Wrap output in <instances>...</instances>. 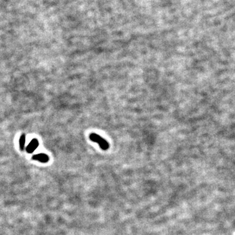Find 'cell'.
<instances>
[{
    "label": "cell",
    "instance_id": "6da1fadb",
    "mask_svg": "<svg viewBox=\"0 0 235 235\" xmlns=\"http://www.w3.org/2000/svg\"><path fill=\"white\" fill-rule=\"evenodd\" d=\"M90 139L94 142H96L99 144V147L103 150H107L109 148V144L107 140H105L101 136L96 133H91L90 135Z\"/></svg>",
    "mask_w": 235,
    "mask_h": 235
},
{
    "label": "cell",
    "instance_id": "7a4b0ae2",
    "mask_svg": "<svg viewBox=\"0 0 235 235\" xmlns=\"http://www.w3.org/2000/svg\"><path fill=\"white\" fill-rule=\"evenodd\" d=\"M39 147V141L38 140L36 139H33L30 142V144L28 145L26 147V151L28 153L31 154L35 151L36 149Z\"/></svg>",
    "mask_w": 235,
    "mask_h": 235
},
{
    "label": "cell",
    "instance_id": "3957f363",
    "mask_svg": "<svg viewBox=\"0 0 235 235\" xmlns=\"http://www.w3.org/2000/svg\"><path fill=\"white\" fill-rule=\"evenodd\" d=\"M32 159L36 160V161H39L41 163H45L49 161V157L45 154H38L33 156Z\"/></svg>",
    "mask_w": 235,
    "mask_h": 235
},
{
    "label": "cell",
    "instance_id": "277c9868",
    "mask_svg": "<svg viewBox=\"0 0 235 235\" xmlns=\"http://www.w3.org/2000/svg\"><path fill=\"white\" fill-rule=\"evenodd\" d=\"M25 136L24 134H22L19 140L20 148H21V150H24V147H25Z\"/></svg>",
    "mask_w": 235,
    "mask_h": 235
}]
</instances>
